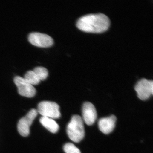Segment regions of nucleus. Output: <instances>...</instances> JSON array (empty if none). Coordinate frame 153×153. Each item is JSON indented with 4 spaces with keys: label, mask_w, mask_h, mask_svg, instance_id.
Segmentation results:
<instances>
[{
    "label": "nucleus",
    "mask_w": 153,
    "mask_h": 153,
    "mask_svg": "<svg viewBox=\"0 0 153 153\" xmlns=\"http://www.w3.org/2000/svg\"><path fill=\"white\" fill-rule=\"evenodd\" d=\"M110 20L103 13L90 14L80 17L76 23L79 30L88 33H100L109 28Z\"/></svg>",
    "instance_id": "1"
},
{
    "label": "nucleus",
    "mask_w": 153,
    "mask_h": 153,
    "mask_svg": "<svg viewBox=\"0 0 153 153\" xmlns=\"http://www.w3.org/2000/svg\"><path fill=\"white\" fill-rule=\"evenodd\" d=\"M67 133L68 137L72 141L79 143L85 136L83 121L79 115H75L71 118L67 127Z\"/></svg>",
    "instance_id": "2"
},
{
    "label": "nucleus",
    "mask_w": 153,
    "mask_h": 153,
    "mask_svg": "<svg viewBox=\"0 0 153 153\" xmlns=\"http://www.w3.org/2000/svg\"><path fill=\"white\" fill-rule=\"evenodd\" d=\"M38 113L44 117L50 118H59L61 116L59 105L54 102L44 101L38 105Z\"/></svg>",
    "instance_id": "3"
},
{
    "label": "nucleus",
    "mask_w": 153,
    "mask_h": 153,
    "mask_svg": "<svg viewBox=\"0 0 153 153\" xmlns=\"http://www.w3.org/2000/svg\"><path fill=\"white\" fill-rule=\"evenodd\" d=\"M38 114V111L36 109L30 110L25 117L22 118L18 122V130L22 136H28L30 133V126Z\"/></svg>",
    "instance_id": "4"
},
{
    "label": "nucleus",
    "mask_w": 153,
    "mask_h": 153,
    "mask_svg": "<svg viewBox=\"0 0 153 153\" xmlns=\"http://www.w3.org/2000/svg\"><path fill=\"white\" fill-rule=\"evenodd\" d=\"M134 89L140 99L143 100H147L153 94V80L143 78L137 82Z\"/></svg>",
    "instance_id": "5"
},
{
    "label": "nucleus",
    "mask_w": 153,
    "mask_h": 153,
    "mask_svg": "<svg viewBox=\"0 0 153 153\" xmlns=\"http://www.w3.org/2000/svg\"><path fill=\"white\" fill-rule=\"evenodd\" d=\"M14 81L18 87V92L20 95L29 98L33 97L36 95V88L25 80V78L22 76H16L14 78Z\"/></svg>",
    "instance_id": "6"
},
{
    "label": "nucleus",
    "mask_w": 153,
    "mask_h": 153,
    "mask_svg": "<svg viewBox=\"0 0 153 153\" xmlns=\"http://www.w3.org/2000/svg\"><path fill=\"white\" fill-rule=\"evenodd\" d=\"M29 42L34 46L39 47H49L54 44L52 37L46 34L38 32L30 33L28 37Z\"/></svg>",
    "instance_id": "7"
},
{
    "label": "nucleus",
    "mask_w": 153,
    "mask_h": 153,
    "mask_svg": "<svg viewBox=\"0 0 153 153\" xmlns=\"http://www.w3.org/2000/svg\"><path fill=\"white\" fill-rule=\"evenodd\" d=\"M83 119L87 125H93L96 120L97 113L95 107L90 102H85L82 108Z\"/></svg>",
    "instance_id": "8"
},
{
    "label": "nucleus",
    "mask_w": 153,
    "mask_h": 153,
    "mask_svg": "<svg viewBox=\"0 0 153 153\" xmlns=\"http://www.w3.org/2000/svg\"><path fill=\"white\" fill-rule=\"evenodd\" d=\"M116 120V117L114 115L102 118L99 121V128L103 133L105 134H109L114 129Z\"/></svg>",
    "instance_id": "9"
},
{
    "label": "nucleus",
    "mask_w": 153,
    "mask_h": 153,
    "mask_svg": "<svg viewBox=\"0 0 153 153\" xmlns=\"http://www.w3.org/2000/svg\"><path fill=\"white\" fill-rule=\"evenodd\" d=\"M40 122L44 128L52 133H56L59 130V125L53 119L42 117Z\"/></svg>",
    "instance_id": "10"
},
{
    "label": "nucleus",
    "mask_w": 153,
    "mask_h": 153,
    "mask_svg": "<svg viewBox=\"0 0 153 153\" xmlns=\"http://www.w3.org/2000/svg\"><path fill=\"white\" fill-rule=\"evenodd\" d=\"M24 78L33 85H38L41 82V80L33 71H28L25 74Z\"/></svg>",
    "instance_id": "11"
},
{
    "label": "nucleus",
    "mask_w": 153,
    "mask_h": 153,
    "mask_svg": "<svg viewBox=\"0 0 153 153\" xmlns=\"http://www.w3.org/2000/svg\"><path fill=\"white\" fill-rule=\"evenodd\" d=\"M33 71L38 76L40 80H44L48 76V71L47 68L42 66H38L33 69Z\"/></svg>",
    "instance_id": "12"
},
{
    "label": "nucleus",
    "mask_w": 153,
    "mask_h": 153,
    "mask_svg": "<svg viewBox=\"0 0 153 153\" xmlns=\"http://www.w3.org/2000/svg\"><path fill=\"white\" fill-rule=\"evenodd\" d=\"M63 150L66 153H81L79 149L71 143H67L65 144Z\"/></svg>",
    "instance_id": "13"
}]
</instances>
